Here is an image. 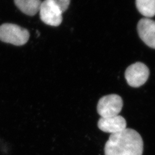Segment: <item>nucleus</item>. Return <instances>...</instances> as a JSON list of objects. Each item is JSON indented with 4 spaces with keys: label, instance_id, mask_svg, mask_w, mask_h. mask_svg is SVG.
Returning <instances> with one entry per match:
<instances>
[{
    "label": "nucleus",
    "instance_id": "f03ea898",
    "mask_svg": "<svg viewBox=\"0 0 155 155\" xmlns=\"http://www.w3.org/2000/svg\"><path fill=\"white\" fill-rule=\"evenodd\" d=\"M30 34L27 29L12 23L0 25V40L4 43L21 46L28 42Z\"/></svg>",
    "mask_w": 155,
    "mask_h": 155
},
{
    "label": "nucleus",
    "instance_id": "6e6552de",
    "mask_svg": "<svg viewBox=\"0 0 155 155\" xmlns=\"http://www.w3.org/2000/svg\"><path fill=\"white\" fill-rule=\"evenodd\" d=\"M15 5L24 14L33 16L39 12L41 0H14Z\"/></svg>",
    "mask_w": 155,
    "mask_h": 155
},
{
    "label": "nucleus",
    "instance_id": "0eeeda50",
    "mask_svg": "<svg viewBox=\"0 0 155 155\" xmlns=\"http://www.w3.org/2000/svg\"><path fill=\"white\" fill-rule=\"evenodd\" d=\"M139 36L150 48L155 49V21L144 18L137 24Z\"/></svg>",
    "mask_w": 155,
    "mask_h": 155
},
{
    "label": "nucleus",
    "instance_id": "1a4fd4ad",
    "mask_svg": "<svg viewBox=\"0 0 155 155\" xmlns=\"http://www.w3.org/2000/svg\"><path fill=\"white\" fill-rule=\"evenodd\" d=\"M136 4L139 12L146 18L155 16V0H136Z\"/></svg>",
    "mask_w": 155,
    "mask_h": 155
},
{
    "label": "nucleus",
    "instance_id": "39448f33",
    "mask_svg": "<svg viewBox=\"0 0 155 155\" xmlns=\"http://www.w3.org/2000/svg\"><path fill=\"white\" fill-rule=\"evenodd\" d=\"M149 75V68L144 63L140 62L129 66L125 73L128 84L133 87H139L143 85L148 80Z\"/></svg>",
    "mask_w": 155,
    "mask_h": 155
},
{
    "label": "nucleus",
    "instance_id": "9d476101",
    "mask_svg": "<svg viewBox=\"0 0 155 155\" xmlns=\"http://www.w3.org/2000/svg\"><path fill=\"white\" fill-rule=\"evenodd\" d=\"M52 1L54 2L60 8L61 11L63 13L66 11L67 9L68 8L71 0H52Z\"/></svg>",
    "mask_w": 155,
    "mask_h": 155
},
{
    "label": "nucleus",
    "instance_id": "423d86ee",
    "mask_svg": "<svg viewBox=\"0 0 155 155\" xmlns=\"http://www.w3.org/2000/svg\"><path fill=\"white\" fill-rule=\"evenodd\" d=\"M100 130L106 133L116 134L120 133L127 129V122L121 116L101 117L98 122Z\"/></svg>",
    "mask_w": 155,
    "mask_h": 155
},
{
    "label": "nucleus",
    "instance_id": "20e7f679",
    "mask_svg": "<svg viewBox=\"0 0 155 155\" xmlns=\"http://www.w3.org/2000/svg\"><path fill=\"white\" fill-rule=\"evenodd\" d=\"M123 101L117 94H110L102 97L98 103L97 111L101 117L118 116L121 111Z\"/></svg>",
    "mask_w": 155,
    "mask_h": 155
},
{
    "label": "nucleus",
    "instance_id": "7ed1b4c3",
    "mask_svg": "<svg viewBox=\"0 0 155 155\" xmlns=\"http://www.w3.org/2000/svg\"><path fill=\"white\" fill-rule=\"evenodd\" d=\"M41 20L47 25L58 27L63 21V12L52 0L42 1L39 9Z\"/></svg>",
    "mask_w": 155,
    "mask_h": 155
},
{
    "label": "nucleus",
    "instance_id": "f257e3e1",
    "mask_svg": "<svg viewBox=\"0 0 155 155\" xmlns=\"http://www.w3.org/2000/svg\"><path fill=\"white\" fill-rule=\"evenodd\" d=\"M144 143L135 130L127 128L110 136L105 146V155H143Z\"/></svg>",
    "mask_w": 155,
    "mask_h": 155
}]
</instances>
